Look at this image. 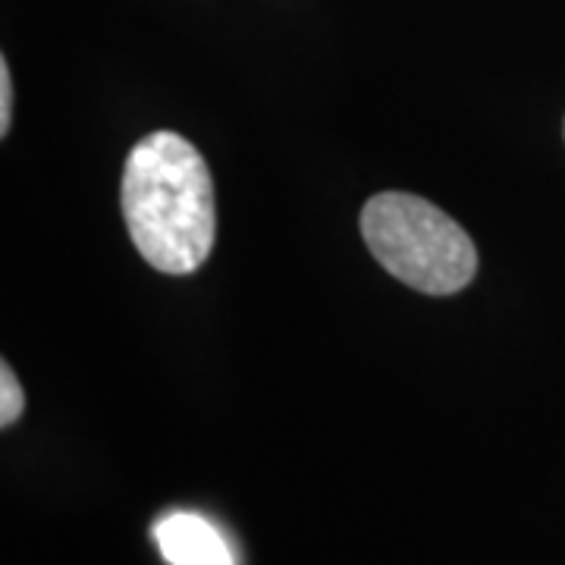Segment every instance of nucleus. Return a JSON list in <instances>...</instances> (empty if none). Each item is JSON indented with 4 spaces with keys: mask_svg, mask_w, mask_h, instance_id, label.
Segmentation results:
<instances>
[{
    "mask_svg": "<svg viewBox=\"0 0 565 565\" xmlns=\"http://www.w3.org/2000/svg\"><path fill=\"white\" fill-rule=\"evenodd\" d=\"M120 207L139 255L167 277L195 274L217 243V195L202 151L158 129L129 151Z\"/></svg>",
    "mask_w": 565,
    "mask_h": 565,
    "instance_id": "obj_1",
    "label": "nucleus"
},
{
    "mask_svg": "<svg viewBox=\"0 0 565 565\" xmlns=\"http://www.w3.org/2000/svg\"><path fill=\"white\" fill-rule=\"evenodd\" d=\"M359 226L386 274L424 296L462 292L478 274L475 239L422 195L381 192L364 202Z\"/></svg>",
    "mask_w": 565,
    "mask_h": 565,
    "instance_id": "obj_2",
    "label": "nucleus"
},
{
    "mask_svg": "<svg viewBox=\"0 0 565 565\" xmlns=\"http://www.w3.org/2000/svg\"><path fill=\"white\" fill-rule=\"evenodd\" d=\"M154 541L170 565H236L233 550L207 519L173 512L154 525Z\"/></svg>",
    "mask_w": 565,
    "mask_h": 565,
    "instance_id": "obj_3",
    "label": "nucleus"
},
{
    "mask_svg": "<svg viewBox=\"0 0 565 565\" xmlns=\"http://www.w3.org/2000/svg\"><path fill=\"white\" fill-rule=\"evenodd\" d=\"M22 408H25V393H22L13 367L3 362L0 364V424L10 427V424L20 422Z\"/></svg>",
    "mask_w": 565,
    "mask_h": 565,
    "instance_id": "obj_4",
    "label": "nucleus"
},
{
    "mask_svg": "<svg viewBox=\"0 0 565 565\" xmlns=\"http://www.w3.org/2000/svg\"><path fill=\"white\" fill-rule=\"evenodd\" d=\"M13 122V76L7 61H0V136L10 132Z\"/></svg>",
    "mask_w": 565,
    "mask_h": 565,
    "instance_id": "obj_5",
    "label": "nucleus"
}]
</instances>
